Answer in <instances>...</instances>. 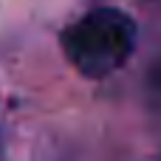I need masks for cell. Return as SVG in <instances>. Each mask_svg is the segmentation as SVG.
<instances>
[{
  "label": "cell",
  "instance_id": "6da1fadb",
  "mask_svg": "<svg viewBox=\"0 0 161 161\" xmlns=\"http://www.w3.org/2000/svg\"><path fill=\"white\" fill-rule=\"evenodd\" d=\"M136 20L116 6H96L74 20L59 42L65 59L85 79H105L125 68L136 51Z\"/></svg>",
  "mask_w": 161,
  "mask_h": 161
}]
</instances>
